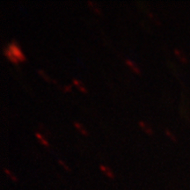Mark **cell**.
Masks as SVG:
<instances>
[{
	"label": "cell",
	"instance_id": "cell-11",
	"mask_svg": "<svg viewBox=\"0 0 190 190\" xmlns=\"http://www.w3.org/2000/svg\"><path fill=\"white\" fill-rule=\"evenodd\" d=\"M3 171H4V173L13 181V182H18V178H17V176L15 175V174H13L9 169H7V168H4L3 169Z\"/></svg>",
	"mask_w": 190,
	"mask_h": 190
},
{
	"label": "cell",
	"instance_id": "cell-8",
	"mask_svg": "<svg viewBox=\"0 0 190 190\" xmlns=\"http://www.w3.org/2000/svg\"><path fill=\"white\" fill-rule=\"evenodd\" d=\"M174 54L177 56V57L180 59V61L183 64H187L188 63V59L186 57V56L183 54V52H181L179 48H174Z\"/></svg>",
	"mask_w": 190,
	"mask_h": 190
},
{
	"label": "cell",
	"instance_id": "cell-15",
	"mask_svg": "<svg viewBox=\"0 0 190 190\" xmlns=\"http://www.w3.org/2000/svg\"><path fill=\"white\" fill-rule=\"evenodd\" d=\"M72 85H64V88H63V91L64 92H70L72 91Z\"/></svg>",
	"mask_w": 190,
	"mask_h": 190
},
{
	"label": "cell",
	"instance_id": "cell-5",
	"mask_svg": "<svg viewBox=\"0 0 190 190\" xmlns=\"http://www.w3.org/2000/svg\"><path fill=\"white\" fill-rule=\"evenodd\" d=\"M72 84L77 87V89L81 92H83V93H87V89H86V87L85 86V85L79 80V79H77L76 77H74V78H72Z\"/></svg>",
	"mask_w": 190,
	"mask_h": 190
},
{
	"label": "cell",
	"instance_id": "cell-14",
	"mask_svg": "<svg viewBox=\"0 0 190 190\" xmlns=\"http://www.w3.org/2000/svg\"><path fill=\"white\" fill-rule=\"evenodd\" d=\"M57 162H58V164H59L61 166H63V167H64V168L66 171H68V172H69V171H71L70 167H69V166H68V165H66V164H65L64 161H63V160H61V159H58V160H57Z\"/></svg>",
	"mask_w": 190,
	"mask_h": 190
},
{
	"label": "cell",
	"instance_id": "cell-1",
	"mask_svg": "<svg viewBox=\"0 0 190 190\" xmlns=\"http://www.w3.org/2000/svg\"><path fill=\"white\" fill-rule=\"evenodd\" d=\"M7 48H8L9 50L12 53V55L17 58V60H18L19 62L23 63V62H25V61L27 60L26 55L24 54V52L22 51V49H21V48H20V44H19L16 40H12V41L8 44Z\"/></svg>",
	"mask_w": 190,
	"mask_h": 190
},
{
	"label": "cell",
	"instance_id": "cell-2",
	"mask_svg": "<svg viewBox=\"0 0 190 190\" xmlns=\"http://www.w3.org/2000/svg\"><path fill=\"white\" fill-rule=\"evenodd\" d=\"M100 170L101 173H103L108 179L113 180L114 179V172L112 171V169L105 165H100Z\"/></svg>",
	"mask_w": 190,
	"mask_h": 190
},
{
	"label": "cell",
	"instance_id": "cell-3",
	"mask_svg": "<svg viewBox=\"0 0 190 190\" xmlns=\"http://www.w3.org/2000/svg\"><path fill=\"white\" fill-rule=\"evenodd\" d=\"M4 56L11 62V63H12L13 64H18L20 62L17 60V58L12 55V53L9 50V48H7V47H5L4 48Z\"/></svg>",
	"mask_w": 190,
	"mask_h": 190
},
{
	"label": "cell",
	"instance_id": "cell-13",
	"mask_svg": "<svg viewBox=\"0 0 190 190\" xmlns=\"http://www.w3.org/2000/svg\"><path fill=\"white\" fill-rule=\"evenodd\" d=\"M37 72H38L39 75L41 77H42V78H43L45 81H47V82H51V83H52L53 79H52L51 77H49L48 76V75L45 73V72H44L43 70H40H40H38V71H37Z\"/></svg>",
	"mask_w": 190,
	"mask_h": 190
},
{
	"label": "cell",
	"instance_id": "cell-9",
	"mask_svg": "<svg viewBox=\"0 0 190 190\" xmlns=\"http://www.w3.org/2000/svg\"><path fill=\"white\" fill-rule=\"evenodd\" d=\"M35 137H37V139L39 140V142L42 144V145H44V146H49V143H48V141L43 137V135L42 134H40V132H35Z\"/></svg>",
	"mask_w": 190,
	"mask_h": 190
},
{
	"label": "cell",
	"instance_id": "cell-16",
	"mask_svg": "<svg viewBox=\"0 0 190 190\" xmlns=\"http://www.w3.org/2000/svg\"><path fill=\"white\" fill-rule=\"evenodd\" d=\"M148 15H149V17H150V18H153V15H152V12H148Z\"/></svg>",
	"mask_w": 190,
	"mask_h": 190
},
{
	"label": "cell",
	"instance_id": "cell-12",
	"mask_svg": "<svg viewBox=\"0 0 190 190\" xmlns=\"http://www.w3.org/2000/svg\"><path fill=\"white\" fill-rule=\"evenodd\" d=\"M165 136L167 137H169L173 142H174V143H177V137L174 136V134H173V132L170 130V129H166L165 130Z\"/></svg>",
	"mask_w": 190,
	"mask_h": 190
},
{
	"label": "cell",
	"instance_id": "cell-10",
	"mask_svg": "<svg viewBox=\"0 0 190 190\" xmlns=\"http://www.w3.org/2000/svg\"><path fill=\"white\" fill-rule=\"evenodd\" d=\"M87 4H88V5L92 9V11L95 12V13H97V14H99V15H101L102 14V12H101V10H100V8L98 6V5H96L92 1H91V0H88L87 1Z\"/></svg>",
	"mask_w": 190,
	"mask_h": 190
},
{
	"label": "cell",
	"instance_id": "cell-4",
	"mask_svg": "<svg viewBox=\"0 0 190 190\" xmlns=\"http://www.w3.org/2000/svg\"><path fill=\"white\" fill-rule=\"evenodd\" d=\"M125 64H127L128 67L130 68V70H131L134 73H136V74H137V75H140V74H141V70L139 69V67H138L133 61H131L130 59H126V60H125Z\"/></svg>",
	"mask_w": 190,
	"mask_h": 190
},
{
	"label": "cell",
	"instance_id": "cell-7",
	"mask_svg": "<svg viewBox=\"0 0 190 190\" xmlns=\"http://www.w3.org/2000/svg\"><path fill=\"white\" fill-rule=\"evenodd\" d=\"M73 124H74V127L76 128V129H77L78 131H79V133L81 134V135H83V136H88V132H87V130L85 129V128L80 123V122H78V121H74L73 122Z\"/></svg>",
	"mask_w": 190,
	"mask_h": 190
},
{
	"label": "cell",
	"instance_id": "cell-6",
	"mask_svg": "<svg viewBox=\"0 0 190 190\" xmlns=\"http://www.w3.org/2000/svg\"><path fill=\"white\" fill-rule=\"evenodd\" d=\"M138 125H139V127H140L147 135H149V136H152V135H153V130L152 129V128H151L147 123H145L144 121H138Z\"/></svg>",
	"mask_w": 190,
	"mask_h": 190
}]
</instances>
